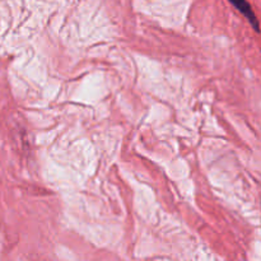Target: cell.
<instances>
[{
	"label": "cell",
	"mask_w": 261,
	"mask_h": 261,
	"mask_svg": "<svg viewBox=\"0 0 261 261\" xmlns=\"http://www.w3.org/2000/svg\"><path fill=\"white\" fill-rule=\"evenodd\" d=\"M229 2H231L232 4H233L234 7L242 13V14L249 19V22L251 23L252 27H254L255 30L259 31V20H257V18L255 17L254 10L251 9V7H250V4L246 2V0H229Z\"/></svg>",
	"instance_id": "cell-1"
}]
</instances>
